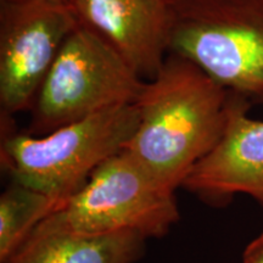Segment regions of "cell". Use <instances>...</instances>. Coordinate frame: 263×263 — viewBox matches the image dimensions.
Returning a JSON list of instances; mask_svg holds the SVG:
<instances>
[{"mask_svg":"<svg viewBox=\"0 0 263 263\" xmlns=\"http://www.w3.org/2000/svg\"><path fill=\"white\" fill-rule=\"evenodd\" d=\"M26 2V0H0V4H11V3Z\"/></svg>","mask_w":263,"mask_h":263,"instance_id":"7c38bea8","label":"cell"},{"mask_svg":"<svg viewBox=\"0 0 263 263\" xmlns=\"http://www.w3.org/2000/svg\"><path fill=\"white\" fill-rule=\"evenodd\" d=\"M145 241L132 233L83 235L34 229L5 263H134Z\"/></svg>","mask_w":263,"mask_h":263,"instance_id":"9c48e42d","label":"cell"},{"mask_svg":"<svg viewBox=\"0 0 263 263\" xmlns=\"http://www.w3.org/2000/svg\"><path fill=\"white\" fill-rule=\"evenodd\" d=\"M144 84L101 35L78 22L43 81L27 133L45 136L110 108L136 104Z\"/></svg>","mask_w":263,"mask_h":263,"instance_id":"5b68a950","label":"cell"},{"mask_svg":"<svg viewBox=\"0 0 263 263\" xmlns=\"http://www.w3.org/2000/svg\"><path fill=\"white\" fill-rule=\"evenodd\" d=\"M251 103L232 93L221 139L190 171L183 188L210 205L244 194L263 209V121L249 116Z\"/></svg>","mask_w":263,"mask_h":263,"instance_id":"52a82bcc","label":"cell"},{"mask_svg":"<svg viewBox=\"0 0 263 263\" xmlns=\"http://www.w3.org/2000/svg\"><path fill=\"white\" fill-rule=\"evenodd\" d=\"M170 54L263 104V0H168Z\"/></svg>","mask_w":263,"mask_h":263,"instance_id":"3957f363","label":"cell"},{"mask_svg":"<svg viewBox=\"0 0 263 263\" xmlns=\"http://www.w3.org/2000/svg\"><path fill=\"white\" fill-rule=\"evenodd\" d=\"M139 122L136 104L122 105L45 134L15 133L2 124V164L12 182L61 205L95 170L124 150Z\"/></svg>","mask_w":263,"mask_h":263,"instance_id":"7a4b0ae2","label":"cell"},{"mask_svg":"<svg viewBox=\"0 0 263 263\" xmlns=\"http://www.w3.org/2000/svg\"><path fill=\"white\" fill-rule=\"evenodd\" d=\"M60 205L38 190L12 182L0 196V262L8 261L33 229Z\"/></svg>","mask_w":263,"mask_h":263,"instance_id":"30bf717a","label":"cell"},{"mask_svg":"<svg viewBox=\"0 0 263 263\" xmlns=\"http://www.w3.org/2000/svg\"><path fill=\"white\" fill-rule=\"evenodd\" d=\"M80 20L68 0L0 4V106L31 110L65 39Z\"/></svg>","mask_w":263,"mask_h":263,"instance_id":"8992f818","label":"cell"},{"mask_svg":"<svg viewBox=\"0 0 263 263\" xmlns=\"http://www.w3.org/2000/svg\"><path fill=\"white\" fill-rule=\"evenodd\" d=\"M178 221L174 190L122 150L101 163L77 193L34 229L83 235L132 233L147 240L166 235Z\"/></svg>","mask_w":263,"mask_h":263,"instance_id":"277c9868","label":"cell"},{"mask_svg":"<svg viewBox=\"0 0 263 263\" xmlns=\"http://www.w3.org/2000/svg\"><path fill=\"white\" fill-rule=\"evenodd\" d=\"M242 263H263V233L246 246Z\"/></svg>","mask_w":263,"mask_h":263,"instance_id":"8fae6325","label":"cell"},{"mask_svg":"<svg viewBox=\"0 0 263 263\" xmlns=\"http://www.w3.org/2000/svg\"><path fill=\"white\" fill-rule=\"evenodd\" d=\"M83 24L101 35L141 78L168 57V0H68Z\"/></svg>","mask_w":263,"mask_h":263,"instance_id":"ba28073f","label":"cell"},{"mask_svg":"<svg viewBox=\"0 0 263 263\" xmlns=\"http://www.w3.org/2000/svg\"><path fill=\"white\" fill-rule=\"evenodd\" d=\"M232 93L188 59L168 54L137 100L139 122L124 147L176 190L221 139Z\"/></svg>","mask_w":263,"mask_h":263,"instance_id":"6da1fadb","label":"cell"}]
</instances>
